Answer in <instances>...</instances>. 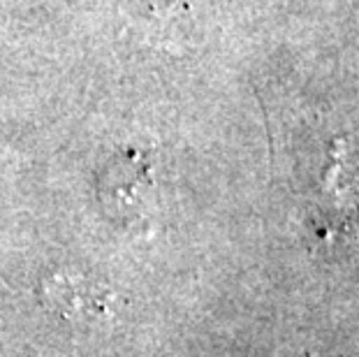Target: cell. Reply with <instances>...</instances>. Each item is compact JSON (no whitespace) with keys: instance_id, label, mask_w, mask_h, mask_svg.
Segmentation results:
<instances>
[{"instance_id":"cell-1","label":"cell","mask_w":359,"mask_h":357,"mask_svg":"<svg viewBox=\"0 0 359 357\" xmlns=\"http://www.w3.org/2000/svg\"><path fill=\"white\" fill-rule=\"evenodd\" d=\"M44 304L70 323H95L104 321L111 309V295L95 281L81 276H56L42 290Z\"/></svg>"}]
</instances>
